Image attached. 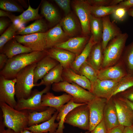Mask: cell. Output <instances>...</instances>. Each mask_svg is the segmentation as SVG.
<instances>
[{
    "instance_id": "obj_1",
    "label": "cell",
    "mask_w": 133,
    "mask_h": 133,
    "mask_svg": "<svg viewBox=\"0 0 133 133\" xmlns=\"http://www.w3.org/2000/svg\"><path fill=\"white\" fill-rule=\"evenodd\" d=\"M46 55L45 51H35L20 54L9 58L4 67L0 70V76L8 79L15 78L18 73L22 69L37 63Z\"/></svg>"
},
{
    "instance_id": "obj_2",
    "label": "cell",
    "mask_w": 133,
    "mask_h": 133,
    "mask_svg": "<svg viewBox=\"0 0 133 133\" xmlns=\"http://www.w3.org/2000/svg\"><path fill=\"white\" fill-rule=\"evenodd\" d=\"M0 107L5 127L16 133H20L28 127L29 111L18 110L4 102H0Z\"/></svg>"
},
{
    "instance_id": "obj_3",
    "label": "cell",
    "mask_w": 133,
    "mask_h": 133,
    "mask_svg": "<svg viewBox=\"0 0 133 133\" xmlns=\"http://www.w3.org/2000/svg\"><path fill=\"white\" fill-rule=\"evenodd\" d=\"M128 37L127 33H122L109 42L103 51L101 69L113 66L121 60Z\"/></svg>"
},
{
    "instance_id": "obj_4",
    "label": "cell",
    "mask_w": 133,
    "mask_h": 133,
    "mask_svg": "<svg viewBox=\"0 0 133 133\" xmlns=\"http://www.w3.org/2000/svg\"><path fill=\"white\" fill-rule=\"evenodd\" d=\"M37 63L27 66L19 71L15 78V96L18 100L26 99L31 95L32 89L36 86L34 83V70Z\"/></svg>"
},
{
    "instance_id": "obj_5",
    "label": "cell",
    "mask_w": 133,
    "mask_h": 133,
    "mask_svg": "<svg viewBox=\"0 0 133 133\" xmlns=\"http://www.w3.org/2000/svg\"><path fill=\"white\" fill-rule=\"evenodd\" d=\"M51 88L54 92H64L70 95L74 102L77 103L87 104L98 97L77 84L65 81L52 84Z\"/></svg>"
},
{
    "instance_id": "obj_6",
    "label": "cell",
    "mask_w": 133,
    "mask_h": 133,
    "mask_svg": "<svg viewBox=\"0 0 133 133\" xmlns=\"http://www.w3.org/2000/svg\"><path fill=\"white\" fill-rule=\"evenodd\" d=\"M51 86H46L41 91L37 89L32 90L30 96L26 99L17 100L15 109L18 110H27L30 111L42 112L46 110L48 107L41 105V98L44 94L49 92Z\"/></svg>"
},
{
    "instance_id": "obj_7",
    "label": "cell",
    "mask_w": 133,
    "mask_h": 133,
    "mask_svg": "<svg viewBox=\"0 0 133 133\" xmlns=\"http://www.w3.org/2000/svg\"><path fill=\"white\" fill-rule=\"evenodd\" d=\"M65 123L84 130H88L89 124V110L84 103L72 110L65 118Z\"/></svg>"
},
{
    "instance_id": "obj_8",
    "label": "cell",
    "mask_w": 133,
    "mask_h": 133,
    "mask_svg": "<svg viewBox=\"0 0 133 133\" xmlns=\"http://www.w3.org/2000/svg\"><path fill=\"white\" fill-rule=\"evenodd\" d=\"M46 32L17 35L14 38L18 42L29 48L33 51H44L47 49Z\"/></svg>"
},
{
    "instance_id": "obj_9",
    "label": "cell",
    "mask_w": 133,
    "mask_h": 133,
    "mask_svg": "<svg viewBox=\"0 0 133 133\" xmlns=\"http://www.w3.org/2000/svg\"><path fill=\"white\" fill-rule=\"evenodd\" d=\"M73 6L80 21L83 35H89L91 6L86 0L72 1Z\"/></svg>"
},
{
    "instance_id": "obj_10",
    "label": "cell",
    "mask_w": 133,
    "mask_h": 133,
    "mask_svg": "<svg viewBox=\"0 0 133 133\" xmlns=\"http://www.w3.org/2000/svg\"><path fill=\"white\" fill-rule=\"evenodd\" d=\"M121 79L101 80L98 78L91 83L90 92L98 97L108 100L112 97L113 93Z\"/></svg>"
},
{
    "instance_id": "obj_11",
    "label": "cell",
    "mask_w": 133,
    "mask_h": 133,
    "mask_svg": "<svg viewBox=\"0 0 133 133\" xmlns=\"http://www.w3.org/2000/svg\"><path fill=\"white\" fill-rule=\"evenodd\" d=\"M107 100L97 97L87 104L89 113V124L88 131L90 132L102 121L103 111Z\"/></svg>"
},
{
    "instance_id": "obj_12",
    "label": "cell",
    "mask_w": 133,
    "mask_h": 133,
    "mask_svg": "<svg viewBox=\"0 0 133 133\" xmlns=\"http://www.w3.org/2000/svg\"><path fill=\"white\" fill-rule=\"evenodd\" d=\"M16 79H8L0 76V102H4L15 108L17 101L15 99Z\"/></svg>"
},
{
    "instance_id": "obj_13",
    "label": "cell",
    "mask_w": 133,
    "mask_h": 133,
    "mask_svg": "<svg viewBox=\"0 0 133 133\" xmlns=\"http://www.w3.org/2000/svg\"><path fill=\"white\" fill-rule=\"evenodd\" d=\"M112 97L120 125L124 127L132 126L133 111L117 95Z\"/></svg>"
},
{
    "instance_id": "obj_14",
    "label": "cell",
    "mask_w": 133,
    "mask_h": 133,
    "mask_svg": "<svg viewBox=\"0 0 133 133\" xmlns=\"http://www.w3.org/2000/svg\"><path fill=\"white\" fill-rule=\"evenodd\" d=\"M128 74L124 64L121 59L115 65L99 70L98 77L101 80H118Z\"/></svg>"
},
{
    "instance_id": "obj_15",
    "label": "cell",
    "mask_w": 133,
    "mask_h": 133,
    "mask_svg": "<svg viewBox=\"0 0 133 133\" xmlns=\"http://www.w3.org/2000/svg\"><path fill=\"white\" fill-rule=\"evenodd\" d=\"M90 36L91 35H83L81 36L72 37L54 47L66 50L77 56L83 50Z\"/></svg>"
},
{
    "instance_id": "obj_16",
    "label": "cell",
    "mask_w": 133,
    "mask_h": 133,
    "mask_svg": "<svg viewBox=\"0 0 133 133\" xmlns=\"http://www.w3.org/2000/svg\"><path fill=\"white\" fill-rule=\"evenodd\" d=\"M47 55L55 59L63 68H70L76 55L68 51L53 47L45 50Z\"/></svg>"
},
{
    "instance_id": "obj_17",
    "label": "cell",
    "mask_w": 133,
    "mask_h": 133,
    "mask_svg": "<svg viewBox=\"0 0 133 133\" xmlns=\"http://www.w3.org/2000/svg\"><path fill=\"white\" fill-rule=\"evenodd\" d=\"M102 19L103 27L102 44L104 51L109 42L122 33L120 28L111 21L109 15Z\"/></svg>"
},
{
    "instance_id": "obj_18",
    "label": "cell",
    "mask_w": 133,
    "mask_h": 133,
    "mask_svg": "<svg viewBox=\"0 0 133 133\" xmlns=\"http://www.w3.org/2000/svg\"><path fill=\"white\" fill-rule=\"evenodd\" d=\"M72 99L70 95L67 93L56 96L49 92L42 95L41 104L43 107L53 108L58 112L63 105Z\"/></svg>"
},
{
    "instance_id": "obj_19",
    "label": "cell",
    "mask_w": 133,
    "mask_h": 133,
    "mask_svg": "<svg viewBox=\"0 0 133 133\" xmlns=\"http://www.w3.org/2000/svg\"><path fill=\"white\" fill-rule=\"evenodd\" d=\"M59 64L55 59L47 55L37 63L34 70V83L36 84L50 70Z\"/></svg>"
},
{
    "instance_id": "obj_20",
    "label": "cell",
    "mask_w": 133,
    "mask_h": 133,
    "mask_svg": "<svg viewBox=\"0 0 133 133\" xmlns=\"http://www.w3.org/2000/svg\"><path fill=\"white\" fill-rule=\"evenodd\" d=\"M69 37L66 35L59 23L46 32L47 49L68 40Z\"/></svg>"
},
{
    "instance_id": "obj_21",
    "label": "cell",
    "mask_w": 133,
    "mask_h": 133,
    "mask_svg": "<svg viewBox=\"0 0 133 133\" xmlns=\"http://www.w3.org/2000/svg\"><path fill=\"white\" fill-rule=\"evenodd\" d=\"M103 119L107 131L120 125L113 97L107 100L104 110Z\"/></svg>"
},
{
    "instance_id": "obj_22",
    "label": "cell",
    "mask_w": 133,
    "mask_h": 133,
    "mask_svg": "<svg viewBox=\"0 0 133 133\" xmlns=\"http://www.w3.org/2000/svg\"><path fill=\"white\" fill-rule=\"evenodd\" d=\"M62 77L64 81L74 83L90 92L91 83L90 81L84 76L76 73L70 68H63Z\"/></svg>"
},
{
    "instance_id": "obj_23",
    "label": "cell",
    "mask_w": 133,
    "mask_h": 133,
    "mask_svg": "<svg viewBox=\"0 0 133 133\" xmlns=\"http://www.w3.org/2000/svg\"><path fill=\"white\" fill-rule=\"evenodd\" d=\"M59 24L67 36L73 37L81 32V28L74 16L71 13L61 19Z\"/></svg>"
},
{
    "instance_id": "obj_24",
    "label": "cell",
    "mask_w": 133,
    "mask_h": 133,
    "mask_svg": "<svg viewBox=\"0 0 133 133\" xmlns=\"http://www.w3.org/2000/svg\"><path fill=\"white\" fill-rule=\"evenodd\" d=\"M32 52L31 49L18 42L14 38L4 45L0 53L5 54L9 59L20 54Z\"/></svg>"
},
{
    "instance_id": "obj_25",
    "label": "cell",
    "mask_w": 133,
    "mask_h": 133,
    "mask_svg": "<svg viewBox=\"0 0 133 133\" xmlns=\"http://www.w3.org/2000/svg\"><path fill=\"white\" fill-rule=\"evenodd\" d=\"M58 112L56 111L49 120L38 124L28 127L25 129L32 133H55L58 126L55 122Z\"/></svg>"
},
{
    "instance_id": "obj_26",
    "label": "cell",
    "mask_w": 133,
    "mask_h": 133,
    "mask_svg": "<svg viewBox=\"0 0 133 133\" xmlns=\"http://www.w3.org/2000/svg\"><path fill=\"white\" fill-rule=\"evenodd\" d=\"M63 69L62 66L59 64L49 71L41 79L40 82L36 84V86H51L54 83L63 81L62 77Z\"/></svg>"
},
{
    "instance_id": "obj_27",
    "label": "cell",
    "mask_w": 133,
    "mask_h": 133,
    "mask_svg": "<svg viewBox=\"0 0 133 133\" xmlns=\"http://www.w3.org/2000/svg\"><path fill=\"white\" fill-rule=\"evenodd\" d=\"M54 108L48 107L42 112L29 111L28 116V127L40 124L50 119L56 111Z\"/></svg>"
},
{
    "instance_id": "obj_28",
    "label": "cell",
    "mask_w": 133,
    "mask_h": 133,
    "mask_svg": "<svg viewBox=\"0 0 133 133\" xmlns=\"http://www.w3.org/2000/svg\"><path fill=\"white\" fill-rule=\"evenodd\" d=\"M103 59V51L101 41L93 46L86 60L99 71L101 69Z\"/></svg>"
},
{
    "instance_id": "obj_29",
    "label": "cell",
    "mask_w": 133,
    "mask_h": 133,
    "mask_svg": "<svg viewBox=\"0 0 133 133\" xmlns=\"http://www.w3.org/2000/svg\"><path fill=\"white\" fill-rule=\"evenodd\" d=\"M41 11V14L51 25L57 24L61 20L57 9L47 1H44L42 3Z\"/></svg>"
},
{
    "instance_id": "obj_30",
    "label": "cell",
    "mask_w": 133,
    "mask_h": 133,
    "mask_svg": "<svg viewBox=\"0 0 133 133\" xmlns=\"http://www.w3.org/2000/svg\"><path fill=\"white\" fill-rule=\"evenodd\" d=\"M83 104L76 103L72 99L61 108L56 119L59 122L58 126L55 133H63V130L65 128V120L66 116L73 109Z\"/></svg>"
},
{
    "instance_id": "obj_31",
    "label": "cell",
    "mask_w": 133,
    "mask_h": 133,
    "mask_svg": "<svg viewBox=\"0 0 133 133\" xmlns=\"http://www.w3.org/2000/svg\"><path fill=\"white\" fill-rule=\"evenodd\" d=\"M48 29L47 25L45 21L41 18L36 20L29 25L24 27L18 30L16 34L27 35L39 33L46 32Z\"/></svg>"
},
{
    "instance_id": "obj_32",
    "label": "cell",
    "mask_w": 133,
    "mask_h": 133,
    "mask_svg": "<svg viewBox=\"0 0 133 133\" xmlns=\"http://www.w3.org/2000/svg\"><path fill=\"white\" fill-rule=\"evenodd\" d=\"M96 43L91 35L84 48L79 55L76 56L70 67L76 73L78 74L80 67L87 60L92 47Z\"/></svg>"
},
{
    "instance_id": "obj_33",
    "label": "cell",
    "mask_w": 133,
    "mask_h": 133,
    "mask_svg": "<svg viewBox=\"0 0 133 133\" xmlns=\"http://www.w3.org/2000/svg\"><path fill=\"white\" fill-rule=\"evenodd\" d=\"M89 26L94 41L96 43L102 41L103 29L102 18H96L91 15Z\"/></svg>"
},
{
    "instance_id": "obj_34",
    "label": "cell",
    "mask_w": 133,
    "mask_h": 133,
    "mask_svg": "<svg viewBox=\"0 0 133 133\" xmlns=\"http://www.w3.org/2000/svg\"><path fill=\"white\" fill-rule=\"evenodd\" d=\"M128 74L133 75V41L126 46L121 59Z\"/></svg>"
},
{
    "instance_id": "obj_35",
    "label": "cell",
    "mask_w": 133,
    "mask_h": 133,
    "mask_svg": "<svg viewBox=\"0 0 133 133\" xmlns=\"http://www.w3.org/2000/svg\"><path fill=\"white\" fill-rule=\"evenodd\" d=\"M41 4L40 3L36 9L32 8L29 4L27 9L20 15L17 16L20 22L23 24L31 21L41 18V17L38 13Z\"/></svg>"
},
{
    "instance_id": "obj_36",
    "label": "cell",
    "mask_w": 133,
    "mask_h": 133,
    "mask_svg": "<svg viewBox=\"0 0 133 133\" xmlns=\"http://www.w3.org/2000/svg\"><path fill=\"white\" fill-rule=\"evenodd\" d=\"M98 71L86 60L80 67L78 74L86 77L91 83L98 79Z\"/></svg>"
},
{
    "instance_id": "obj_37",
    "label": "cell",
    "mask_w": 133,
    "mask_h": 133,
    "mask_svg": "<svg viewBox=\"0 0 133 133\" xmlns=\"http://www.w3.org/2000/svg\"><path fill=\"white\" fill-rule=\"evenodd\" d=\"M117 7V5L113 6H91V14L95 17L102 18L112 14L114 11Z\"/></svg>"
},
{
    "instance_id": "obj_38",
    "label": "cell",
    "mask_w": 133,
    "mask_h": 133,
    "mask_svg": "<svg viewBox=\"0 0 133 133\" xmlns=\"http://www.w3.org/2000/svg\"><path fill=\"white\" fill-rule=\"evenodd\" d=\"M19 30L18 27L12 23L1 35L0 37V51L1 52L4 45L9 41L14 38Z\"/></svg>"
},
{
    "instance_id": "obj_39",
    "label": "cell",
    "mask_w": 133,
    "mask_h": 133,
    "mask_svg": "<svg viewBox=\"0 0 133 133\" xmlns=\"http://www.w3.org/2000/svg\"><path fill=\"white\" fill-rule=\"evenodd\" d=\"M133 86V75L128 74L119 81L112 97Z\"/></svg>"
},
{
    "instance_id": "obj_40",
    "label": "cell",
    "mask_w": 133,
    "mask_h": 133,
    "mask_svg": "<svg viewBox=\"0 0 133 133\" xmlns=\"http://www.w3.org/2000/svg\"><path fill=\"white\" fill-rule=\"evenodd\" d=\"M0 8L8 12L22 13L24 11L21 6L12 0H0Z\"/></svg>"
},
{
    "instance_id": "obj_41",
    "label": "cell",
    "mask_w": 133,
    "mask_h": 133,
    "mask_svg": "<svg viewBox=\"0 0 133 133\" xmlns=\"http://www.w3.org/2000/svg\"><path fill=\"white\" fill-rule=\"evenodd\" d=\"M127 9L121 7H117L112 14L114 19L116 20L122 21L125 19L127 14Z\"/></svg>"
},
{
    "instance_id": "obj_42",
    "label": "cell",
    "mask_w": 133,
    "mask_h": 133,
    "mask_svg": "<svg viewBox=\"0 0 133 133\" xmlns=\"http://www.w3.org/2000/svg\"><path fill=\"white\" fill-rule=\"evenodd\" d=\"M54 1L64 11L65 16L70 13V1L69 0H54Z\"/></svg>"
},
{
    "instance_id": "obj_43",
    "label": "cell",
    "mask_w": 133,
    "mask_h": 133,
    "mask_svg": "<svg viewBox=\"0 0 133 133\" xmlns=\"http://www.w3.org/2000/svg\"><path fill=\"white\" fill-rule=\"evenodd\" d=\"M87 2L91 6H110L111 0H87Z\"/></svg>"
},
{
    "instance_id": "obj_44",
    "label": "cell",
    "mask_w": 133,
    "mask_h": 133,
    "mask_svg": "<svg viewBox=\"0 0 133 133\" xmlns=\"http://www.w3.org/2000/svg\"><path fill=\"white\" fill-rule=\"evenodd\" d=\"M117 95L133 102V86Z\"/></svg>"
},
{
    "instance_id": "obj_45",
    "label": "cell",
    "mask_w": 133,
    "mask_h": 133,
    "mask_svg": "<svg viewBox=\"0 0 133 133\" xmlns=\"http://www.w3.org/2000/svg\"><path fill=\"white\" fill-rule=\"evenodd\" d=\"M107 130L103 119L90 133H107Z\"/></svg>"
},
{
    "instance_id": "obj_46",
    "label": "cell",
    "mask_w": 133,
    "mask_h": 133,
    "mask_svg": "<svg viewBox=\"0 0 133 133\" xmlns=\"http://www.w3.org/2000/svg\"><path fill=\"white\" fill-rule=\"evenodd\" d=\"M117 5L118 7L123 8L128 10L133 7V0H123Z\"/></svg>"
},
{
    "instance_id": "obj_47",
    "label": "cell",
    "mask_w": 133,
    "mask_h": 133,
    "mask_svg": "<svg viewBox=\"0 0 133 133\" xmlns=\"http://www.w3.org/2000/svg\"><path fill=\"white\" fill-rule=\"evenodd\" d=\"M9 22L6 19L1 18L0 19V34L1 35L9 25Z\"/></svg>"
},
{
    "instance_id": "obj_48",
    "label": "cell",
    "mask_w": 133,
    "mask_h": 133,
    "mask_svg": "<svg viewBox=\"0 0 133 133\" xmlns=\"http://www.w3.org/2000/svg\"><path fill=\"white\" fill-rule=\"evenodd\" d=\"M8 58L5 54L0 53V70H2L5 66Z\"/></svg>"
},
{
    "instance_id": "obj_49",
    "label": "cell",
    "mask_w": 133,
    "mask_h": 133,
    "mask_svg": "<svg viewBox=\"0 0 133 133\" xmlns=\"http://www.w3.org/2000/svg\"><path fill=\"white\" fill-rule=\"evenodd\" d=\"M125 127L120 125L107 131V133H123Z\"/></svg>"
},
{
    "instance_id": "obj_50",
    "label": "cell",
    "mask_w": 133,
    "mask_h": 133,
    "mask_svg": "<svg viewBox=\"0 0 133 133\" xmlns=\"http://www.w3.org/2000/svg\"><path fill=\"white\" fill-rule=\"evenodd\" d=\"M117 95L122 100L126 103V104L133 111V102L127 99L120 97L118 95Z\"/></svg>"
},
{
    "instance_id": "obj_51",
    "label": "cell",
    "mask_w": 133,
    "mask_h": 133,
    "mask_svg": "<svg viewBox=\"0 0 133 133\" xmlns=\"http://www.w3.org/2000/svg\"><path fill=\"white\" fill-rule=\"evenodd\" d=\"M12 15L8 12L1 9L0 10V17H7L9 18Z\"/></svg>"
},
{
    "instance_id": "obj_52",
    "label": "cell",
    "mask_w": 133,
    "mask_h": 133,
    "mask_svg": "<svg viewBox=\"0 0 133 133\" xmlns=\"http://www.w3.org/2000/svg\"><path fill=\"white\" fill-rule=\"evenodd\" d=\"M123 133H133V126L125 127Z\"/></svg>"
},
{
    "instance_id": "obj_53",
    "label": "cell",
    "mask_w": 133,
    "mask_h": 133,
    "mask_svg": "<svg viewBox=\"0 0 133 133\" xmlns=\"http://www.w3.org/2000/svg\"><path fill=\"white\" fill-rule=\"evenodd\" d=\"M123 0H111L110 6L116 5Z\"/></svg>"
},
{
    "instance_id": "obj_54",
    "label": "cell",
    "mask_w": 133,
    "mask_h": 133,
    "mask_svg": "<svg viewBox=\"0 0 133 133\" xmlns=\"http://www.w3.org/2000/svg\"><path fill=\"white\" fill-rule=\"evenodd\" d=\"M1 133H16L12 130L7 128V129L5 130V129Z\"/></svg>"
},
{
    "instance_id": "obj_55",
    "label": "cell",
    "mask_w": 133,
    "mask_h": 133,
    "mask_svg": "<svg viewBox=\"0 0 133 133\" xmlns=\"http://www.w3.org/2000/svg\"><path fill=\"white\" fill-rule=\"evenodd\" d=\"M127 14L129 16L133 17V7L128 9Z\"/></svg>"
},
{
    "instance_id": "obj_56",
    "label": "cell",
    "mask_w": 133,
    "mask_h": 133,
    "mask_svg": "<svg viewBox=\"0 0 133 133\" xmlns=\"http://www.w3.org/2000/svg\"><path fill=\"white\" fill-rule=\"evenodd\" d=\"M20 133H32L30 131L27 130L25 129L23 131Z\"/></svg>"
},
{
    "instance_id": "obj_57",
    "label": "cell",
    "mask_w": 133,
    "mask_h": 133,
    "mask_svg": "<svg viewBox=\"0 0 133 133\" xmlns=\"http://www.w3.org/2000/svg\"><path fill=\"white\" fill-rule=\"evenodd\" d=\"M85 133H90V132H85Z\"/></svg>"
},
{
    "instance_id": "obj_58",
    "label": "cell",
    "mask_w": 133,
    "mask_h": 133,
    "mask_svg": "<svg viewBox=\"0 0 133 133\" xmlns=\"http://www.w3.org/2000/svg\"><path fill=\"white\" fill-rule=\"evenodd\" d=\"M132 126H133V124Z\"/></svg>"
},
{
    "instance_id": "obj_59",
    "label": "cell",
    "mask_w": 133,
    "mask_h": 133,
    "mask_svg": "<svg viewBox=\"0 0 133 133\" xmlns=\"http://www.w3.org/2000/svg\"><path fill=\"white\" fill-rule=\"evenodd\" d=\"M82 133V132H81V133Z\"/></svg>"
}]
</instances>
